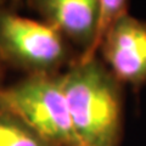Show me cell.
I'll return each mask as SVG.
<instances>
[{
  "label": "cell",
  "instance_id": "obj_4",
  "mask_svg": "<svg viewBox=\"0 0 146 146\" xmlns=\"http://www.w3.org/2000/svg\"><path fill=\"white\" fill-rule=\"evenodd\" d=\"M105 65L134 90L146 84V21L130 13L119 18L101 45Z\"/></svg>",
  "mask_w": 146,
  "mask_h": 146
},
{
  "label": "cell",
  "instance_id": "obj_5",
  "mask_svg": "<svg viewBox=\"0 0 146 146\" xmlns=\"http://www.w3.org/2000/svg\"><path fill=\"white\" fill-rule=\"evenodd\" d=\"M34 7L45 23L63 38L80 45L84 51L90 46L98 20L99 0H42L35 1Z\"/></svg>",
  "mask_w": 146,
  "mask_h": 146
},
{
  "label": "cell",
  "instance_id": "obj_7",
  "mask_svg": "<svg viewBox=\"0 0 146 146\" xmlns=\"http://www.w3.org/2000/svg\"><path fill=\"white\" fill-rule=\"evenodd\" d=\"M0 146H52L20 117L0 106Z\"/></svg>",
  "mask_w": 146,
  "mask_h": 146
},
{
  "label": "cell",
  "instance_id": "obj_6",
  "mask_svg": "<svg viewBox=\"0 0 146 146\" xmlns=\"http://www.w3.org/2000/svg\"><path fill=\"white\" fill-rule=\"evenodd\" d=\"M127 13H129V3L128 1H124V0H99V12L93 42L78 60L89 61L96 58V51L101 49V45L105 42L110 31L116 25V22Z\"/></svg>",
  "mask_w": 146,
  "mask_h": 146
},
{
  "label": "cell",
  "instance_id": "obj_3",
  "mask_svg": "<svg viewBox=\"0 0 146 146\" xmlns=\"http://www.w3.org/2000/svg\"><path fill=\"white\" fill-rule=\"evenodd\" d=\"M0 57L29 74L56 73L68 50L51 26L0 9Z\"/></svg>",
  "mask_w": 146,
  "mask_h": 146
},
{
  "label": "cell",
  "instance_id": "obj_2",
  "mask_svg": "<svg viewBox=\"0 0 146 146\" xmlns=\"http://www.w3.org/2000/svg\"><path fill=\"white\" fill-rule=\"evenodd\" d=\"M0 106L20 117L52 146L80 144L70 116L62 74L35 73L0 89Z\"/></svg>",
  "mask_w": 146,
  "mask_h": 146
},
{
  "label": "cell",
  "instance_id": "obj_1",
  "mask_svg": "<svg viewBox=\"0 0 146 146\" xmlns=\"http://www.w3.org/2000/svg\"><path fill=\"white\" fill-rule=\"evenodd\" d=\"M62 77L79 143L90 146L119 145L123 134V84L98 57L77 60Z\"/></svg>",
  "mask_w": 146,
  "mask_h": 146
},
{
  "label": "cell",
  "instance_id": "obj_8",
  "mask_svg": "<svg viewBox=\"0 0 146 146\" xmlns=\"http://www.w3.org/2000/svg\"><path fill=\"white\" fill-rule=\"evenodd\" d=\"M72 146H90V145H85V144H77V145H72Z\"/></svg>",
  "mask_w": 146,
  "mask_h": 146
}]
</instances>
